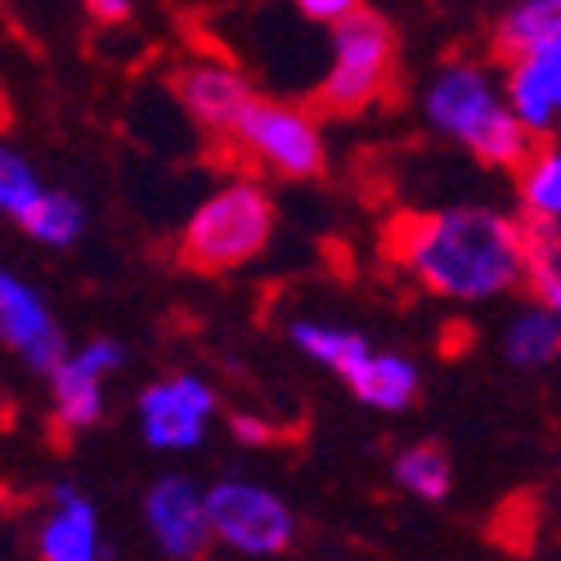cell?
<instances>
[{"label":"cell","instance_id":"obj_1","mask_svg":"<svg viewBox=\"0 0 561 561\" xmlns=\"http://www.w3.org/2000/svg\"><path fill=\"white\" fill-rule=\"evenodd\" d=\"M535 229L499 207L404 211L387 229V261L436 301L485 306L530 284Z\"/></svg>","mask_w":561,"mask_h":561},{"label":"cell","instance_id":"obj_2","mask_svg":"<svg viewBox=\"0 0 561 561\" xmlns=\"http://www.w3.org/2000/svg\"><path fill=\"white\" fill-rule=\"evenodd\" d=\"M423 122L454 145L458 153H467L481 167L494 171H517L526 162V153L535 149L530 130L517 122L507 104V85H503V68L485 64V59H445L427 85L417 95Z\"/></svg>","mask_w":561,"mask_h":561},{"label":"cell","instance_id":"obj_3","mask_svg":"<svg viewBox=\"0 0 561 561\" xmlns=\"http://www.w3.org/2000/svg\"><path fill=\"white\" fill-rule=\"evenodd\" d=\"M278 207L261 175H229L184 216L180 225V265L198 274H233L265 256L274 243Z\"/></svg>","mask_w":561,"mask_h":561},{"label":"cell","instance_id":"obj_4","mask_svg":"<svg viewBox=\"0 0 561 561\" xmlns=\"http://www.w3.org/2000/svg\"><path fill=\"white\" fill-rule=\"evenodd\" d=\"M396 85V27L373 14L355 10L346 23L329 27V64L319 77V108L329 113H364L382 104Z\"/></svg>","mask_w":561,"mask_h":561},{"label":"cell","instance_id":"obj_5","mask_svg":"<svg viewBox=\"0 0 561 561\" xmlns=\"http://www.w3.org/2000/svg\"><path fill=\"white\" fill-rule=\"evenodd\" d=\"M229 149L261 180H314L329 162V135L314 108L256 95L239 130L229 135Z\"/></svg>","mask_w":561,"mask_h":561},{"label":"cell","instance_id":"obj_6","mask_svg":"<svg viewBox=\"0 0 561 561\" xmlns=\"http://www.w3.org/2000/svg\"><path fill=\"white\" fill-rule=\"evenodd\" d=\"M211 539L239 557H278L297 543L293 503L248 477H220L207 485Z\"/></svg>","mask_w":561,"mask_h":561},{"label":"cell","instance_id":"obj_7","mask_svg":"<svg viewBox=\"0 0 561 561\" xmlns=\"http://www.w3.org/2000/svg\"><path fill=\"white\" fill-rule=\"evenodd\" d=\"M220 413V396L198 373H167L135 396V427L158 454H194Z\"/></svg>","mask_w":561,"mask_h":561},{"label":"cell","instance_id":"obj_8","mask_svg":"<svg viewBox=\"0 0 561 561\" xmlns=\"http://www.w3.org/2000/svg\"><path fill=\"white\" fill-rule=\"evenodd\" d=\"M171 85L180 108L194 117V126H203L220 145H229V135L239 130V122L256 104V85L248 81V72L216 50L184 55L171 72Z\"/></svg>","mask_w":561,"mask_h":561},{"label":"cell","instance_id":"obj_9","mask_svg":"<svg viewBox=\"0 0 561 561\" xmlns=\"http://www.w3.org/2000/svg\"><path fill=\"white\" fill-rule=\"evenodd\" d=\"M126 368V346L117 337H90L72 346L59 368L50 373V409L55 427L77 436L104 423L108 413V382Z\"/></svg>","mask_w":561,"mask_h":561},{"label":"cell","instance_id":"obj_10","mask_svg":"<svg viewBox=\"0 0 561 561\" xmlns=\"http://www.w3.org/2000/svg\"><path fill=\"white\" fill-rule=\"evenodd\" d=\"M145 530L167 561H203L216 548L207 517V485L184 472L158 477L145 490Z\"/></svg>","mask_w":561,"mask_h":561},{"label":"cell","instance_id":"obj_11","mask_svg":"<svg viewBox=\"0 0 561 561\" xmlns=\"http://www.w3.org/2000/svg\"><path fill=\"white\" fill-rule=\"evenodd\" d=\"M0 346L14 351L32 373H41V378H50L59 368V359L72 351L50 301L14 274L5 278V293H0Z\"/></svg>","mask_w":561,"mask_h":561},{"label":"cell","instance_id":"obj_12","mask_svg":"<svg viewBox=\"0 0 561 561\" xmlns=\"http://www.w3.org/2000/svg\"><path fill=\"white\" fill-rule=\"evenodd\" d=\"M36 557L41 561H108V535L100 507L77 485H55L50 507L36 522Z\"/></svg>","mask_w":561,"mask_h":561},{"label":"cell","instance_id":"obj_13","mask_svg":"<svg viewBox=\"0 0 561 561\" xmlns=\"http://www.w3.org/2000/svg\"><path fill=\"white\" fill-rule=\"evenodd\" d=\"M499 68L507 85V104L517 113V122L530 130L535 145L561 135V36Z\"/></svg>","mask_w":561,"mask_h":561},{"label":"cell","instance_id":"obj_14","mask_svg":"<svg viewBox=\"0 0 561 561\" xmlns=\"http://www.w3.org/2000/svg\"><path fill=\"white\" fill-rule=\"evenodd\" d=\"M417 387H423L417 364L400 351H378V346H373L368 359L346 378V391L373 413H404L417 400Z\"/></svg>","mask_w":561,"mask_h":561},{"label":"cell","instance_id":"obj_15","mask_svg":"<svg viewBox=\"0 0 561 561\" xmlns=\"http://www.w3.org/2000/svg\"><path fill=\"white\" fill-rule=\"evenodd\" d=\"M517 175V203L530 229H561V135L539 139Z\"/></svg>","mask_w":561,"mask_h":561},{"label":"cell","instance_id":"obj_16","mask_svg":"<svg viewBox=\"0 0 561 561\" xmlns=\"http://www.w3.org/2000/svg\"><path fill=\"white\" fill-rule=\"evenodd\" d=\"M499 351H503V359L512 368H526V373L557 364L561 359V323H557V314L539 297H530L526 306H517L503 319Z\"/></svg>","mask_w":561,"mask_h":561},{"label":"cell","instance_id":"obj_17","mask_svg":"<svg viewBox=\"0 0 561 561\" xmlns=\"http://www.w3.org/2000/svg\"><path fill=\"white\" fill-rule=\"evenodd\" d=\"M293 346L323 373H333V378H351V373L368 359L373 342L355 329H346V323H333V319H297L293 329H288Z\"/></svg>","mask_w":561,"mask_h":561},{"label":"cell","instance_id":"obj_18","mask_svg":"<svg viewBox=\"0 0 561 561\" xmlns=\"http://www.w3.org/2000/svg\"><path fill=\"white\" fill-rule=\"evenodd\" d=\"M561 36V0H512L494 23V55L512 64Z\"/></svg>","mask_w":561,"mask_h":561},{"label":"cell","instance_id":"obj_19","mask_svg":"<svg viewBox=\"0 0 561 561\" xmlns=\"http://www.w3.org/2000/svg\"><path fill=\"white\" fill-rule=\"evenodd\" d=\"M391 477L417 503H445L454 490V462L436 440H417V445H404L396 454Z\"/></svg>","mask_w":561,"mask_h":561},{"label":"cell","instance_id":"obj_20","mask_svg":"<svg viewBox=\"0 0 561 561\" xmlns=\"http://www.w3.org/2000/svg\"><path fill=\"white\" fill-rule=\"evenodd\" d=\"M27 239H36L41 248L50 252H64V248H77L81 233H85V203L68 190H45L41 203L19 220Z\"/></svg>","mask_w":561,"mask_h":561},{"label":"cell","instance_id":"obj_21","mask_svg":"<svg viewBox=\"0 0 561 561\" xmlns=\"http://www.w3.org/2000/svg\"><path fill=\"white\" fill-rule=\"evenodd\" d=\"M45 190H50V184L41 180L36 162L23 149H14V145L0 139V216H5V220H23L41 203Z\"/></svg>","mask_w":561,"mask_h":561},{"label":"cell","instance_id":"obj_22","mask_svg":"<svg viewBox=\"0 0 561 561\" xmlns=\"http://www.w3.org/2000/svg\"><path fill=\"white\" fill-rule=\"evenodd\" d=\"M530 297H539L561 323V229H535L530 252Z\"/></svg>","mask_w":561,"mask_h":561},{"label":"cell","instance_id":"obj_23","mask_svg":"<svg viewBox=\"0 0 561 561\" xmlns=\"http://www.w3.org/2000/svg\"><path fill=\"white\" fill-rule=\"evenodd\" d=\"M297 5V14L306 19V23H314V27H337V23H346L355 10H364L359 0H293Z\"/></svg>","mask_w":561,"mask_h":561},{"label":"cell","instance_id":"obj_24","mask_svg":"<svg viewBox=\"0 0 561 561\" xmlns=\"http://www.w3.org/2000/svg\"><path fill=\"white\" fill-rule=\"evenodd\" d=\"M229 432L239 436L243 445H274L278 440L274 423H270V417H256V413H233L229 417Z\"/></svg>","mask_w":561,"mask_h":561},{"label":"cell","instance_id":"obj_25","mask_svg":"<svg viewBox=\"0 0 561 561\" xmlns=\"http://www.w3.org/2000/svg\"><path fill=\"white\" fill-rule=\"evenodd\" d=\"M85 14L100 27H122L130 19V0H85Z\"/></svg>","mask_w":561,"mask_h":561},{"label":"cell","instance_id":"obj_26","mask_svg":"<svg viewBox=\"0 0 561 561\" xmlns=\"http://www.w3.org/2000/svg\"><path fill=\"white\" fill-rule=\"evenodd\" d=\"M5 278H10V274H5V270H0V293H5Z\"/></svg>","mask_w":561,"mask_h":561}]
</instances>
